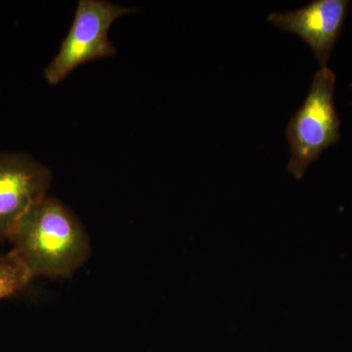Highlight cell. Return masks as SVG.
<instances>
[{
  "label": "cell",
  "mask_w": 352,
  "mask_h": 352,
  "mask_svg": "<svg viewBox=\"0 0 352 352\" xmlns=\"http://www.w3.org/2000/svg\"><path fill=\"white\" fill-rule=\"evenodd\" d=\"M7 239L34 278L71 276L89 254L82 222L54 197L36 204Z\"/></svg>",
  "instance_id": "cell-1"
},
{
  "label": "cell",
  "mask_w": 352,
  "mask_h": 352,
  "mask_svg": "<svg viewBox=\"0 0 352 352\" xmlns=\"http://www.w3.org/2000/svg\"><path fill=\"white\" fill-rule=\"evenodd\" d=\"M335 87V73L328 67H320L307 98L289 120L286 134L291 157L287 170L296 179H302L322 153L340 141Z\"/></svg>",
  "instance_id": "cell-2"
},
{
  "label": "cell",
  "mask_w": 352,
  "mask_h": 352,
  "mask_svg": "<svg viewBox=\"0 0 352 352\" xmlns=\"http://www.w3.org/2000/svg\"><path fill=\"white\" fill-rule=\"evenodd\" d=\"M133 11L131 7L106 0H80L73 24L56 56L44 69L47 82L59 85L82 65L117 54L109 32L116 20Z\"/></svg>",
  "instance_id": "cell-3"
},
{
  "label": "cell",
  "mask_w": 352,
  "mask_h": 352,
  "mask_svg": "<svg viewBox=\"0 0 352 352\" xmlns=\"http://www.w3.org/2000/svg\"><path fill=\"white\" fill-rule=\"evenodd\" d=\"M51 182L50 168L30 155L0 152V241L47 196Z\"/></svg>",
  "instance_id": "cell-4"
},
{
  "label": "cell",
  "mask_w": 352,
  "mask_h": 352,
  "mask_svg": "<svg viewBox=\"0 0 352 352\" xmlns=\"http://www.w3.org/2000/svg\"><path fill=\"white\" fill-rule=\"evenodd\" d=\"M349 6V0H314L298 10L271 13L268 21L278 29L302 38L320 67H327L344 29Z\"/></svg>",
  "instance_id": "cell-5"
},
{
  "label": "cell",
  "mask_w": 352,
  "mask_h": 352,
  "mask_svg": "<svg viewBox=\"0 0 352 352\" xmlns=\"http://www.w3.org/2000/svg\"><path fill=\"white\" fill-rule=\"evenodd\" d=\"M32 278L29 268L13 250L0 256V300L23 291Z\"/></svg>",
  "instance_id": "cell-6"
}]
</instances>
